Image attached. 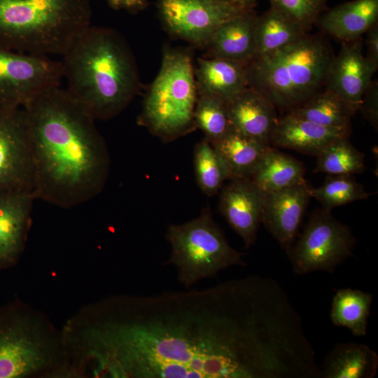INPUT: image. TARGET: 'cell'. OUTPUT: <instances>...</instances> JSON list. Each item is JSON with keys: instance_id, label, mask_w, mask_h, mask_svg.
<instances>
[{"instance_id": "cell-1", "label": "cell", "mask_w": 378, "mask_h": 378, "mask_svg": "<svg viewBox=\"0 0 378 378\" xmlns=\"http://www.w3.org/2000/svg\"><path fill=\"white\" fill-rule=\"evenodd\" d=\"M248 276L203 289L104 302L88 328L95 374L125 378H252L244 331Z\"/></svg>"}, {"instance_id": "cell-2", "label": "cell", "mask_w": 378, "mask_h": 378, "mask_svg": "<svg viewBox=\"0 0 378 378\" xmlns=\"http://www.w3.org/2000/svg\"><path fill=\"white\" fill-rule=\"evenodd\" d=\"M27 114L36 199L71 208L98 195L106 184L110 158L95 119L59 86L22 107Z\"/></svg>"}, {"instance_id": "cell-3", "label": "cell", "mask_w": 378, "mask_h": 378, "mask_svg": "<svg viewBox=\"0 0 378 378\" xmlns=\"http://www.w3.org/2000/svg\"><path fill=\"white\" fill-rule=\"evenodd\" d=\"M62 56L67 92L95 120L116 116L140 90L134 55L113 29L90 24Z\"/></svg>"}, {"instance_id": "cell-4", "label": "cell", "mask_w": 378, "mask_h": 378, "mask_svg": "<svg viewBox=\"0 0 378 378\" xmlns=\"http://www.w3.org/2000/svg\"><path fill=\"white\" fill-rule=\"evenodd\" d=\"M91 17V0H0V48L62 55Z\"/></svg>"}, {"instance_id": "cell-5", "label": "cell", "mask_w": 378, "mask_h": 378, "mask_svg": "<svg viewBox=\"0 0 378 378\" xmlns=\"http://www.w3.org/2000/svg\"><path fill=\"white\" fill-rule=\"evenodd\" d=\"M324 38L307 34L246 64L248 87L275 107L294 108L321 90L333 58Z\"/></svg>"}, {"instance_id": "cell-6", "label": "cell", "mask_w": 378, "mask_h": 378, "mask_svg": "<svg viewBox=\"0 0 378 378\" xmlns=\"http://www.w3.org/2000/svg\"><path fill=\"white\" fill-rule=\"evenodd\" d=\"M195 69L187 50L165 48L158 74L148 90L138 124L164 142L193 131L197 99Z\"/></svg>"}, {"instance_id": "cell-7", "label": "cell", "mask_w": 378, "mask_h": 378, "mask_svg": "<svg viewBox=\"0 0 378 378\" xmlns=\"http://www.w3.org/2000/svg\"><path fill=\"white\" fill-rule=\"evenodd\" d=\"M166 239L171 246L166 264L175 267L178 280L186 289L227 267L246 265L245 254L229 244L209 207L196 218L170 225Z\"/></svg>"}, {"instance_id": "cell-8", "label": "cell", "mask_w": 378, "mask_h": 378, "mask_svg": "<svg viewBox=\"0 0 378 378\" xmlns=\"http://www.w3.org/2000/svg\"><path fill=\"white\" fill-rule=\"evenodd\" d=\"M355 244L349 227L335 218L330 210L323 208L312 214L288 257L298 274L316 271L332 273L353 255Z\"/></svg>"}, {"instance_id": "cell-9", "label": "cell", "mask_w": 378, "mask_h": 378, "mask_svg": "<svg viewBox=\"0 0 378 378\" xmlns=\"http://www.w3.org/2000/svg\"><path fill=\"white\" fill-rule=\"evenodd\" d=\"M61 62L48 55L0 48V106L23 107L43 91L59 85Z\"/></svg>"}, {"instance_id": "cell-10", "label": "cell", "mask_w": 378, "mask_h": 378, "mask_svg": "<svg viewBox=\"0 0 378 378\" xmlns=\"http://www.w3.org/2000/svg\"><path fill=\"white\" fill-rule=\"evenodd\" d=\"M34 188V166L26 112L22 107L0 106V192L28 191L35 195Z\"/></svg>"}, {"instance_id": "cell-11", "label": "cell", "mask_w": 378, "mask_h": 378, "mask_svg": "<svg viewBox=\"0 0 378 378\" xmlns=\"http://www.w3.org/2000/svg\"><path fill=\"white\" fill-rule=\"evenodd\" d=\"M157 7L171 35L201 48L220 25L246 9L226 0H157Z\"/></svg>"}, {"instance_id": "cell-12", "label": "cell", "mask_w": 378, "mask_h": 378, "mask_svg": "<svg viewBox=\"0 0 378 378\" xmlns=\"http://www.w3.org/2000/svg\"><path fill=\"white\" fill-rule=\"evenodd\" d=\"M43 342L13 307L0 308V378L22 377L47 364Z\"/></svg>"}, {"instance_id": "cell-13", "label": "cell", "mask_w": 378, "mask_h": 378, "mask_svg": "<svg viewBox=\"0 0 378 378\" xmlns=\"http://www.w3.org/2000/svg\"><path fill=\"white\" fill-rule=\"evenodd\" d=\"M377 70L363 53L360 38L344 42L330 63L324 88L336 94L355 113Z\"/></svg>"}, {"instance_id": "cell-14", "label": "cell", "mask_w": 378, "mask_h": 378, "mask_svg": "<svg viewBox=\"0 0 378 378\" xmlns=\"http://www.w3.org/2000/svg\"><path fill=\"white\" fill-rule=\"evenodd\" d=\"M219 193L218 209L246 248L257 239L265 193L250 178H232Z\"/></svg>"}, {"instance_id": "cell-15", "label": "cell", "mask_w": 378, "mask_h": 378, "mask_svg": "<svg viewBox=\"0 0 378 378\" xmlns=\"http://www.w3.org/2000/svg\"><path fill=\"white\" fill-rule=\"evenodd\" d=\"M310 188L305 181L265 194L261 223L288 256L311 199Z\"/></svg>"}, {"instance_id": "cell-16", "label": "cell", "mask_w": 378, "mask_h": 378, "mask_svg": "<svg viewBox=\"0 0 378 378\" xmlns=\"http://www.w3.org/2000/svg\"><path fill=\"white\" fill-rule=\"evenodd\" d=\"M36 199L28 191L0 192V269L13 265L22 252Z\"/></svg>"}, {"instance_id": "cell-17", "label": "cell", "mask_w": 378, "mask_h": 378, "mask_svg": "<svg viewBox=\"0 0 378 378\" xmlns=\"http://www.w3.org/2000/svg\"><path fill=\"white\" fill-rule=\"evenodd\" d=\"M225 106L232 128L270 145L278 118L276 107L268 99L247 87Z\"/></svg>"}, {"instance_id": "cell-18", "label": "cell", "mask_w": 378, "mask_h": 378, "mask_svg": "<svg viewBox=\"0 0 378 378\" xmlns=\"http://www.w3.org/2000/svg\"><path fill=\"white\" fill-rule=\"evenodd\" d=\"M257 15L245 9L229 19L212 34L205 48L208 57L248 64L255 57V29Z\"/></svg>"}, {"instance_id": "cell-19", "label": "cell", "mask_w": 378, "mask_h": 378, "mask_svg": "<svg viewBox=\"0 0 378 378\" xmlns=\"http://www.w3.org/2000/svg\"><path fill=\"white\" fill-rule=\"evenodd\" d=\"M349 134L350 130L328 128L289 113L278 118L270 144L316 155L330 142Z\"/></svg>"}, {"instance_id": "cell-20", "label": "cell", "mask_w": 378, "mask_h": 378, "mask_svg": "<svg viewBox=\"0 0 378 378\" xmlns=\"http://www.w3.org/2000/svg\"><path fill=\"white\" fill-rule=\"evenodd\" d=\"M246 64L218 57L198 58L195 69L197 94L230 101L248 87Z\"/></svg>"}, {"instance_id": "cell-21", "label": "cell", "mask_w": 378, "mask_h": 378, "mask_svg": "<svg viewBox=\"0 0 378 378\" xmlns=\"http://www.w3.org/2000/svg\"><path fill=\"white\" fill-rule=\"evenodd\" d=\"M378 20V0H353L323 12L316 24L344 42L358 39Z\"/></svg>"}, {"instance_id": "cell-22", "label": "cell", "mask_w": 378, "mask_h": 378, "mask_svg": "<svg viewBox=\"0 0 378 378\" xmlns=\"http://www.w3.org/2000/svg\"><path fill=\"white\" fill-rule=\"evenodd\" d=\"M212 146L224 162L232 178H249L271 146L231 128Z\"/></svg>"}, {"instance_id": "cell-23", "label": "cell", "mask_w": 378, "mask_h": 378, "mask_svg": "<svg viewBox=\"0 0 378 378\" xmlns=\"http://www.w3.org/2000/svg\"><path fill=\"white\" fill-rule=\"evenodd\" d=\"M378 368L377 353L365 344H337L323 363L321 377L325 378H372Z\"/></svg>"}, {"instance_id": "cell-24", "label": "cell", "mask_w": 378, "mask_h": 378, "mask_svg": "<svg viewBox=\"0 0 378 378\" xmlns=\"http://www.w3.org/2000/svg\"><path fill=\"white\" fill-rule=\"evenodd\" d=\"M304 174L301 162L270 146L249 178L267 194L305 182Z\"/></svg>"}, {"instance_id": "cell-25", "label": "cell", "mask_w": 378, "mask_h": 378, "mask_svg": "<svg viewBox=\"0 0 378 378\" xmlns=\"http://www.w3.org/2000/svg\"><path fill=\"white\" fill-rule=\"evenodd\" d=\"M308 30L270 6L261 15H257L255 57L271 53L299 40Z\"/></svg>"}, {"instance_id": "cell-26", "label": "cell", "mask_w": 378, "mask_h": 378, "mask_svg": "<svg viewBox=\"0 0 378 378\" xmlns=\"http://www.w3.org/2000/svg\"><path fill=\"white\" fill-rule=\"evenodd\" d=\"M290 113L328 128L345 130H350L354 114L341 98L325 88Z\"/></svg>"}, {"instance_id": "cell-27", "label": "cell", "mask_w": 378, "mask_h": 378, "mask_svg": "<svg viewBox=\"0 0 378 378\" xmlns=\"http://www.w3.org/2000/svg\"><path fill=\"white\" fill-rule=\"evenodd\" d=\"M372 295L358 289L342 288L335 294L330 319L336 326L348 328L356 337L367 334Z\"/></svg>"}, {"instance_id": "cell-28", "label": "cell", "mask_w": 378, "mask_h": 378, "mask_svg": "<svg viewBox=\"0 0 378 378\" xmlns=\"http://www.w3.org/2000/svg\"><path fill=\"white\" fill-rule=\"evenodd\" d=\"M344 137L334 140L317 155L314 172L332 176H352L364 171V154Z\"/></svg>"}, {"instance_id": "cell-29", "label": "cell", "mask_w": 378, "mask_h": 378, "mask_svg": "<svg viewBox=\"0 0 378 378\" xmlns=\"http://www.w3.org/2000/svg\"><path fill=\"white\" fill-rule=\"evenodd\" d=\"M193 161L197 184L209 197L219 192L224 182L230 179L224 162L206 138L195 145Z\"/></svg>"}, {"instance_id": "cell-30", "label": "cell", "mask_w": 378, "mask_h": 378, "mask_svg": "<svg viewBox=\"0 0 378 378\" xmlns=\"http://www.w3.org/2000/svg\"><path fill=\"white\" fill-rule=\"evenodd\" d=\"M309 195L323 208L331 211L337 206L367 200L371 194L351 176L342 175L328 177L318 188H310Z\"/></svg>"}, {"instance_id": "cell-31", "label": "cell", "mask_w": 378, "mask_h": 378, "mask_svg": "<svg viewBox=\"0 0 378 378\" xmlns=\"http://www.w3.org/2000/svg\"><path fill=\"white\" fill-rule=\"evenodd\" d=\"M196 128L202 131L212 144L222 138L231 128L225 103L215 97L198 94L194 111Z\"/></svg>"}, {"instance_id": "cell-32", "label": "cell", "mask_w": 378, "mask_h": 378, "mask_svg": "<svg viewBox=\"0 0 378 378\" xmlns=\"http://www.w3.org/2000/svg\"><path fill=\"white\" fill-rule=\"evenodd\" d=\"M271 7L307 29L316 24L328 0H268Z\"/></svg>"}, {"instance_id": "cell-33", "label": "cell", "mask_w": 378, "mask_h": 378, "mask_svg": "<svg viewBox=\"0 0 378 378\" xmlns=\"http://www.w3.org/2000/svg\"><path fill=\"white\" fill-rule=\"evenodd\" d=\"M363 116L374 127L378 125V83L372 80L364 93L359 106Z\"/></svg>"}, {"instance_id": "cell-34", "label": "cell", "mask_w": 378, "mask_h": 378, "mask_svg": "<svg viewBox=\"0 0 378 378\" xmlns=\"http://www.w3.org/2000/svg\"><path fill=\"white\" fill-rule=\"evenodd\" d=\"M366 46L367 59L377 69L378 68V24L373 25L367 31Z\"/></svg>"}, {"instance_id": "cell-35", "label": "cell", "mask_w": 378, "mask_h": 378, "mask_svg": "<svg viewBox=\"0 0 378 378\" xmlns=\"http://www.w3.org/2000/svg\"><path fill=\"white\" fill-rule=\"evenodd\" d=\"M108 6L115 10H125L135 13L144 9L147 6L146 0H104Z\"/></svg>"}, {"instance_id": "cell-36", "label": "cell", "mask_w": 378, "mask_h": 378, "mask_svg": "<svg viewBox=\"0 0 378 378\" xmlns=\"http://www.w3.org/2000/svg\"><path fill=\"white\" fill-rule=\"evenodd\" d=\"M242 5L245 8L253 9L256 4L255 0H241Z\"/></svg>"}, {"instance_id": "cell-37", "label": "cell", "mask_w": 378, "mask_h": 378, "mask_svg": "<svg viewBox=\"0 0 378 378\" xmlns=\"http://www.w3.org/2000/svg\"><path fill=\"white\" fill-rule=\"evenodd\" d=\"M226 1H230V2H232L234 4H238L239 6H241V7L244 8L242 5V1L241 0H226ZM247 9V8H246Z\"/></svg>"}, {"instance_id": "cell-38", "label": "cell", "mask_w": 378, "mask_h": 378, "mask_svg": "<svg viewBox=\"0 0 378 378\" xmlns=\"http://www.w3.org/2000/svg\"></svg>"}]
</instances>
